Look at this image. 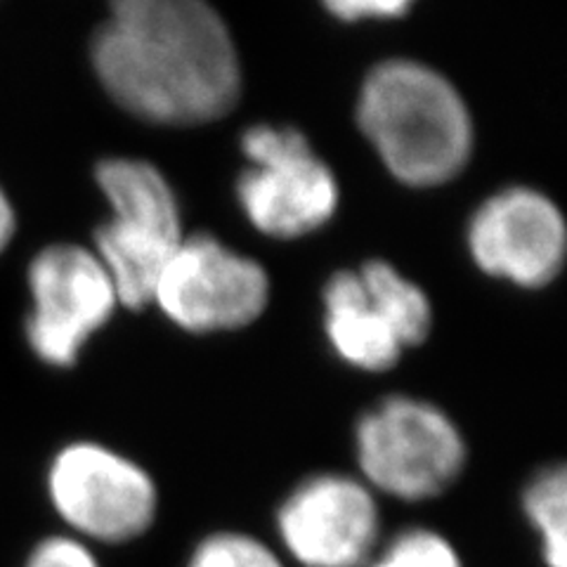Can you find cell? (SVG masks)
I'll return each mask as SVG.
<instances>
[{"label": "cell", "mask_w": 567, "mask_h": 567, "mask_svg": "<svg viewBox=\"0 0 567 567\" xmlns=\"http://www.w3.org/2000/svg\"><path fill=\"white\" fill-rule=\"evenodd\" d=\"M248 166L237 197L262 235L296 239L329 223L339 206V185L308 137L293 128L256 126L241 137Z\"/></svg>", "instance_id": "5b68a950"}, {"label": "cell", "mask_w": 567, "mask_h": 567, "mask_svg": "<svg viewBox=\"0 0 567 567\" xmlns=\"http://www.w3.org/2000/svg\"><path fill=\"white\" fill-rule=\"evenodd\" d=\"M112 218L95 233L102 268L121 306L152 303L156 281L185 239L181 208L166 177L137 158H106L95 171Z\"/></svg>", "instance_id": "3957f363"}, {"label": "cell", "mask_w": 567, "mask_h": 567, "mask_svg": "<svg viewBox=\"0 0 567 567\" xmlns=\"http://www.w3.org/2000/svg\"><path fill=\"white\" fill-rule=\"evenodd\" d=\"M50 502L79 535L97 542H128L156 516L154 481L131 458L95 442H74L52 458Z\"/></svg>", "instance_id": "8992f818"}, {"label": "cell", "mask_w": 567, "mask_h": 567, "mask_svg": "<svg viewBox=\"0 0 567 567\" xmlns=\"http://www.w3.org/2000/svg\"><path fill=\"white\" fill-rule=\"evenodd\" d=\"M268 291V275L256 260L208 235H194L166 262L152 303L187 331H229L260 317Z\"/></svg>", "instance_id": "ba28073f"}, {"label": "cell", "mask_w": 567, "mask_h": 567, "mask_svg": "<svg viewBox=\"0 0 567 567\" xmlns=\"http://www.w3.org/2000/svg\"><path fill=\"white\" fill-rule=\"evenodd\" d=\"M468 246L487 275L518 287H544L565 260V220L556 204L527 187L487 199L471 220Z\"/></svg>", "instance_id": "30bf717a"}, {"label": "cell", "mask_w": 567, "mask_h": 567, "mask_svg": "<svg viewBox=\"0 0 567 567\" xmlns=\"http://www.w3.org/2000/svg\"><path fill=\"white\" fill-rule=\"evenodd\" d=\"M369 567H464L456 548L431 529H406Z\"/></svg>", "instance_id": "5bb4252c"}, {"label": "cell", "mask_w": 567, "mask_h": 567, "mask_svg": "<svg viewBox=\"0 0 567 567\" xmlns=\"http://www.w3.org/2000/svg\"><path fill=\"white\" fill-rule=\"evenodd\" d=\"M324 306L329 341L348 364L364 371L398 364L404 343L358 270L336 272L327 281Z\"/></svg>", "instance_id": "8fae6325"}, {"label": "cell", "mask_w": 567, "mask_h": 567, "mask_svg": "<svg viewBox=\"0 0 567 567\" xmlns=\"http://www.w3.org/2000/svg\"><path fill=\"white\" fill-rule=\"evenodd\" d=\"M277 527L289 554L306 567H360L377 546L379 511L362 483L317 475L284 502Z\"/></svg>", "instance_id": "9c48e42d"}, {"label": "cell", "mask_w": 567, "mask_h": 567, "mask_svg": "<svg viewBox=\"0 0 567 567\" xmlns=\"http://www.w3.org/2000/svg\"><path fill=\"white\" fill-rule=\"evenodd\" d=\"M189 567H284L279 558L254 537L223 532L204 539L194 551Z\"/></svg>", "instance_id": "9a60e30c"}, {"label": "cell", "mask_w": 567, "mask_h": 567, "mask_svg": "<svg viewBox=\"0 0 567 567\" xmlns=\"http://www.w3.org/2000/svg\"><path fill=\"white\" fill-rule=\"evenodd\" d=\"M12 235H14V210L6 197L3 187H0V254L6 251V246L10 244Z\"/></svg>", "instance_id": "ac0fdd59"}, {"label": "cell", "mask_w": 567, "mask_h": 567, "mask_svg": "<svg viewBox=\"0 0 567 567\" xmlns=\"http://www.w3.org/2000/svg\"><path fill=\"white\" fill-rule=\"evenodd\" d=\"M31 315L27 341L50 367L76 364L83 346L118 306L100 258L81 246H48L29 268Z\"/></svg>", "instance_id": "52a82bcc"}, {"label": "cell", "mask_w": 567, "mask_h": 567, "mask_svg": "<svg viewBox=\"0 0 567 567\" xmlns=\"http://www.w3.org/2000/svg\"><path fill=\"white\" fill-rule=\"evenodd\" d=\"M358 121L398 181L433 187L464 171L473 123L456 87L435 69L388 60L367 76Z\"/></svg>", "instance_id": "7a4b0ae2"}, {"label": "cell", "mask_w": 567, "mask_h": 567, "mask_svg": "<svg viewBox=\"0 0 567 567\" xmlns=\"http://www.w3.org/2000/svg\"><path fill=\"white\" fill-rule=\"evenodd\" d=\"M367 291L374 296L388 322L395 327L404 348H412L429 339L433 312L425 293L414 281L404 279L395 268L383 260H371L358 270Z\"/></svg>", "instance_id": "7c38bea8"}, {"label": "cell", "mask_w": 567, "mask_h": 567, "mask_svg": "<svg viewBox=\"0 0 567 567\" xmlns=\"http://www.w3.org/2000/svg\"><path fill=\"white\" fill-rule=\"evenodd\" d=\"M93 66L123 110L162 126L216 121L241 93L237 48L208 0H110Z\"/></svg>", "instance_id": "6da1fadb"}, {"label": "cell", "mask_w": 567, "mask_h": 567, "mask_svg": "<svg viewBox=\"0 0 567 567\" xmlns=\"http://www.w3.org/2000/svg\"><path fill=\"white\" fill-rule=\"evenodd\" d=\"M24 567H100V563L83 542L50 537L33 548Z\"/></svg>", "instance_id": "2e32d148"}, {"label": "cell", "mask_w": 567, "mask_h": 567, "mask_svg": "<svg viewBox=\"0 0 567 567\" xmlns=\"http://www.w3.org/2000/svg\"><path fill=\"white\" fill-rule=\"evenodd\" d=\"M358 461L371 487L421 502L454 485L464 468L466 445L437 406L395 395L360 419Z\"/></svg>", "instance_id": "277c9868"}, {"label": "cell", "mask_w": 567, "mask_h": 567, "mask_svg": "<svg viewBox=\"0 0 567 567\" xmlns=\"http://www.w3.org/2000/svg\"><path fill=\"white\" fill-rule=\"evenodd\" d=\"M525 513L539 532L548 567H567V473L563 466L539 473L525 489Z\"/></svg>", "instance_id": "4fadbf2b"}, {"label": "cell", "mask_w": 567, "mask_h": 567, "mask_svg": "<svg viewBox=\"0 0 567 567\" xmlns=\"http://www.w3.org/2000/svg\"><path fill=\"white\" fill-rule=\"evenodd\" d=\"M324 8L343 22L395 20L410 12L414 0H322Z\"/></svg>", "instance_id": "e0dca14e"}]
</instances>
